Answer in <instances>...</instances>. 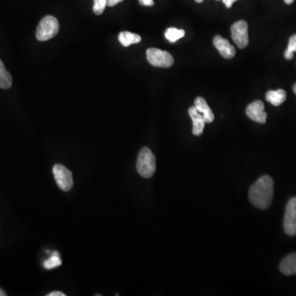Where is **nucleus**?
Here are the masks:
<instances>
[{"mask_svg":"<svg viewBox=\"0 0 296 296\" xmlns=\"http://www.w3.org/2000/svg\"><path fill=\"white\" fill-rule=\"evenodd\" d=\"M273 195V179L268 175L259 178L249 188V197L251 204L262 210L269 208Z\"/></svg>","mask_w":296,"mask_h":296,"instance_id":"obj_1","label":"nucleus"},{"mask_svg":"<svg viewBox=\"0 0 296 296\" xmlns=\"http://www.w3.org/2000/svg\"><path fill=\"white\" fill-rule=\"evenodd\" d=\"M156 156L148 147H143L137 159V171L141 176L149 179L156 172Z\"/></svg>","mask_w":296,"mask_h":296,"instance_id":"obj_2","label":"nucleus"},{"mask_svg":"<svg viewBox=\"0 0 296 296\" xmlns=\"http://www.w3.org/2000/svg\"><path fill=\"white\" fill-rule=\"evenodd\" d=\"M59 31V22L53 16H45L41 19L36 29V39L46 41L56 36Z\"/></svg>","mask_w":296,"mask_h":296,"instance_id":"obj_3","label":"nucleus"},{"mask_svg":"<svg viewBox=\"0 0 296 296\" xmlns=\"http://www.w3.org/2000/svg\"><path fill=\"white\" fill-rule=\"evenodd\" d=\"M147 59L154 67L170 68L174 64V59L170 53L156 48H150L147 50Z\"/></svg>","mask_w":296,"mask_h":296,"instance_id":"obj_4","label":"nucleus"},{"mask_svg":"<svg viewBox=\"0 0 296 296\" xmlns=\"http://www.w3.org/2000/svg\"><path fill=\"white\" fill-rule=\"evenodd\" d=\"M53 173H54V179L56 181L57 185L59 186L60 189L65 192L72 189L73 186V179H72V174L70 170H68L63 165L57 164L53 168Z\"/></svg>","mask_w":296,"mask_h":296,"instance_id":"obj_5","label":"nucleus"},{"mask_svg":"<svg viewBox=\"0 0 296 296\" xmlns=\"http://www.w3.org/2000/svg\"><path fill=\"white\" fill-rule=\"evenodd\" d=\"M231 37L240 49H244L249 45V33H248V23L241 20L234 23L231 27Z\"/></svg>","mask_w":296,"mask_h":296,"instance_id":"obj_6","label":"nucleus"},{"mask_svg":"<svg viewBox=\"0 0 296 296\" xmlns=\"http://www.w3.org/2000/svg\"><path fill=\"white\" fill-rule=\"evenodd\" d=\"M284 230L289 236L296 235V197L289 199L285 208Z\"/></svg>","mask_w":296,"mask_h":296,"instance_id":"obj_7","label":"nucleus"},{"mask_svg":"<svg viewBox=\"0 0 296 296\" xmlns=\"http://www.w3.org/2000/svg\"><path fill=\"white\" fill-rule=\"evenodd\" d=\"M245 112L250 120L259 124L266 123L267 115L264 111V104L261 101L252 102L251 104L247 107Z\"/></svg>","mask_w":296,"mask_h":296,"instance_id":"obj_8","label":"nucleus"},{"mask_svg":"<svg viewBox=\"0 0 296 296\" xmlns=\"http://www.w3.org/2000/svg\"><path fill=\"white\" fill-rule=\"evenodd\" d=\"M213 45L225 59H232L235 56V47L231 45L228 40L223 38L222 36H215L213 39Z\"/></svg>","mask_w":296,"mask_h":296,"instance_id":"obj_9","label":"nucleus"},{"mask_svg":"<svg viewBox=\"0 0 296 296\" xmlns=\"http://www.w3.org/2000/svg\"><path fill=\"white\" fill-rule=\"evenodd\" d=\"M188 115L192 120V134L195 136L201 135L206 124L204 116L199 113L195 107H191L188 109Z\"/></svg>","mask_w":296,"mask_h":296,"instance_id":"obj_10","label":"nucleus"},{"mask_svg":"<svg viewBox=\"0 0 296 296\" xmlns=\"http://www.w3.org/2000/svg\"><path fill=\"white\" fill-rule=\"evenodd\" d=\"M194 107L199 113L204 116L206 123H213L214 120V114L207 103L206 100L203 97H197L194 101Z\"/></svg>","mask_w":296,"mask_h":296,"instance_id":"obj_11","label":"nucleus"},{"mask_svg":"<svg viewBox=\"0 0 296 296\" xmlns=\"http://www.w3.org/2000/svg\"><path fill=\"white\" fill-rule=\"evenodd\" d=\"M280 270L284 275L291 276L296 274V253L283 258L280 263Z\"/></svg>","mask_w":296,"mask_h":296,"instance_id":"obj_12","label":"nucleus"},{"mask_svg":"<svg viewBox=\"0 0 296 296\" xmlns=\"http://www.w3.org/2000/svg\"><path fill=\"white\" fill-rule=\"evenodd\" d=\"M286 99V92L282 89L269 90L266 94V100L274 107H279Z\"/></svg>","mask_w":296,"mask_h":296,"instance_id":"obj_13","label":"nucleus"},{"mask_svg":"<svg viewBox=\"0 0 296 296\" xmlns=\"http://www.w3.org/2000/svg\"><path fill=\"white\" fill-rule=\"evenodd\" d=\"M141 40L142 38L139 35L134 34L132 32H122L119 35V41L125 47H128L129 45H134V44L139 43Z\"/></svg>","mask_w":296,"mask_h":296,"instance_id":"obj_14","label":"nucleus"},{"mask_svg":"<svg viewBox=\"0 0 296 296\" xmlns=\"http://www.w3.org/2000/svg\"><path fill=\"white\" fill-rule=\"evenodd\" d=\"M13 84L12 76L0 59V88L9 89Z\"/></svg>","mask_w":296,"mask_h":296,"instance_id":"obj_15","label":"nucleus"},{"mask_svg":"<svg viewBox=\"0 0 296 296\" xmlns=\"http://www.w3.org/2000/svg\"><path fill=\"white\" fill-rule=\"evenodd\" d=\"M185 35L184 30L177 29L174 27H170L168 28L165 32V37L170 41V43H174L178 40L183 37Z\"/></svg>","mask_w":296,"mask_h":296,"instance_id":"obj_16","label":"nucleus"},{"mask_svg":"<svg viewBox=\"0 0 296 296\" xmlns=\"http://www.w3.org/2000/svg\"><path fill=\"white\" fill-rule=\"evenodd\" d=\"M61 264V258H60L59 253H57V252L53 253L52 256L48 260L45 261L43 263L44 267H45V269L48 270L59 267Z\"/></svg>","mask_w":296,"mask_h":296,"instance_id":"obj_17","label":"nucleus"},{"mask_svg":"<svg viewBox=\"0 0 296 296\" xmlns=\"http://www.w3.org/2000/svg\"><path fill=\"white\" fill-rule=\"evenodd\" d=\"M294 52H296V34L290 36L288 43L287 49L285 51L284 56L287 60H290L294 57Z\"/></svg>","mask_w":296,"mask_h":296,"instance_id":"obj_18","label":"nucleus"},{"mask_svg":"<svg viewBox=\"0 0 296 296\" xmlns=\"http://www.w3.org/2000/svg\"><path fill=\"white\" fill-rule=\"evenodd\" d=\"M107 5V0H94L93 12L95 15H101Z\"/></svg>","mask_w":296,"mask_h":296,"instance_id":"obj_19","label":"nucleus"},{"mask_svg":"<svg viewBox=\"0 0 296 296\" xmlns=\"http://www.w3.org/2000/svg\"><path fill=\"white\" fill-rule=\"evenodd\" d=\"M138 1H139V4L141 5H143V6L151 7V6H153L154 5L153 0H138Z\"/></svg>","mask_w":296,"mask_h":296,"instance_id":"obj_20","label":"nucleus"},{"mask_svg":"<svg viewBox=\"0 0 296 296\" xmlns=\"http://www.w3.org/2000/svg\"><path fill=\"white\" fill-rule=\"evenodd\" d=\"M123 1L124 0H107V6H109V7H114V6H116V5L123 2Z\"/></svg>","mask_w":296,"mask_h":296,"instance_id":"obj_21","label":"nucleus"},{"mask_svg":"<svg viewBox=\"0 0 296 296\" xmlns=\"http://www.w3.org/2000/svg\"><path fill=\"white\" fill-rule=\"evenodd\" d=\"M235 1H238V0H222V2L226 5L227 9H231Z\"/></svg>","mask_w":296,"mask_h":296,"instance_id":"obj_22","label":"nucleus"},{"mask_svg":"<svg viewBox=\"0 0 296 296\" xmlns=\"http://www.w3.org/2000/svg\"><path fill=\"white\" fill-rule=\"evenodd\" d=\"M66 294L63 292L60 291H54L51 292L50 294H48L47 296H65Z\"/></svg>","mask_w":296,"mask_h":296,"instance_id":"obj_23","label":"nucleus"},{"mask_svg":"<svg viewBox=\"0 0 296 296\" xmlns=\"http://www.w3.org/2000/svg\"><path fill=\"white\" fill-rule=\"evenodd\" d=\"M284 2H285L286 5H292V4L294 3V0H284Z\"/></svg>","mask_w":296,"mask_h":296,"instance_id":"obj_24","label":"nucleus"},{"mask_svg":"<svg viewBox=\"0 0 296 296\" xmlns=\"http://www.w3.org/2000/svg\"><path fill=\"white\" fill-rule=\"evenodd\" d=\"M7 295V294H6V293H5V291H4V290H3L2 289H1V288H0V296H6Z\"/></svg>","mask_w":296,"mask_h":296,"instance_id":"obj_25","label":"nucleus"},{"mask_svg":"<svg viewBox=\"0 0 296 296\" xmlns=\"http://www.w3.org/2000/svg\"><path fill=\"white\" fill-rule=\"evenodd\" d=\"M293 90H294V94L296 95V83L294 84V86H293Z\"/></svg>","mask_w":296,"mask_h":296,"instance_id":"obj_26","label":"nucleus"},{"mask_svg":"<svg viewBox=\"0 0 296 296\" xmlns=\"http://www.w3.org/2000/svg\"><path fill=\"white\" fill-rule=\"evenodd\" d=\"M195 2L200 4V3L204 2V0H195Z\"/></svg>","mask_w":296,"mask_h":296,"instance_id":"obj_27","label":"nucleus"}]
</instances>
